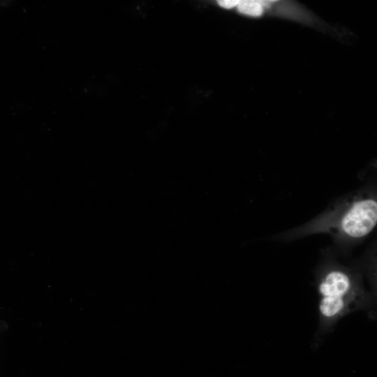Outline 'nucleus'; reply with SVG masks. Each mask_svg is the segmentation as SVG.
Wrapping results in <instances>:
<instances>
[{
  "label": "nucleus",
  "mask_w": 377,
  "mask_h": 377,
  "mask_svg": "<svg viewBox=\"0 0 377 377\" xmlns=\"http://www.w3.org/2000/svg\"><path fill=\"white\" fill-rule=\"evenodd\" d=\"M377 223V201L371 196L352 199L339 211L326 230L342 238L358 239L367 236Z\"/></svg>",
  "instance_id": "nucleus-2"
},
{
  "label": "nucleus",
  "mask_w": 377,
  "mask_h": 377,
  "mask_svg": "<svg viewBox=\"0 0 377 377\" xmlns=\"http://www.w3.org/2000/svg\"><path fill=\"white\" fill-rule=\"evenodd\" d=\"M319 296V329H330L346 314L370 306L373 295L360 275L341 265H327L316 279Z\"/></svg>",
  "instance_id": "nucleus-1"
},
{
  "label": "nucleus",
  "mask_w": 377,
  "mask_h": 377,
  "mask_svg": "<svg viewBox=\"0 0 377 377\" xmlns=\"http://www.w3.org/2000/svg\"><path fill=\"white\" fill-rule=\"evenodd\" d=\"M274 1H239L236 6L240 13L259 17L262 15L266 8H269Z\"/></svg>",
  "instance_id": "nucleus-3"
},
{
  "label": "nucleus",
  "mask_w": 377,
  "mask_h": 377,
  "mask_svg": "<svg viewBox=\"0 0 377 377\" xmlns=\"http://www.w3.org/2000/svg\"><path fill=\"white\" fill-rule=\"evenodd\" d=\"M239 1L234 0H226V1H219L218 3L223 8H232L236 7Z\"/></svg>",
  "instance_id": "nucleus-4"
}]
</instances>
